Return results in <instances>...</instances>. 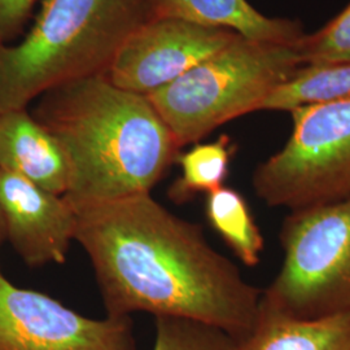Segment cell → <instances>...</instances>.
I'll return each instance as SVG.
<instances>
[{
	"label": "cell",
	"mask_w": 350,
	"mask_h": 350,
	"mask_svg": "<svg viewBox=\"0 0 350 350\" xmlns=\"http://www.w3.org/2000/svg\"><path fill=\"white\" fill-rule=\"evenodd\" d=\"M75 213V240L94 266L107 315L185 318L224 329L237 341L252 331L262 291L213 248L201 226L150 193Z\"/></svg>",
	"instance_id": "6da1fadb"
},
{
	"label": "cell",
	"mask_w": 350,
	"mask_h": 350,
	"mask_svg": "<svg viewBox=\"0 0 350 350\" xmlns=\"http://www.w3.org/2000/svg\"><path fill=\"white\" fill-rule=\"evenodd\" d=\"M33 116L63 147L70 167L64 198L73 208L150 193L180 148L148 96L105 75L51 88Z\"/></svg>",
	"instance_id": "7a4b0ae2"
},
{
	"label": "cell",
	"mask_w": 350,
	"mask_h": 350,
	"mask_svg": "<svg viewBox=\"0 0 350 350\" xmlns=\"http://www.w3.org/2000/svg\"><path fill=\"white\" fill-rule=\"evenodd\" d=\"M148 18V0H44L25 38L0 46V113L25 109L51 88L107 75Z\"/></svg>",
	"instance_id": "3957f363"
},
{
	"label": "cell",
	"mask_w": 350,
	"mask_h": 350,
	"mask_svg": "<svg viewBox=\"0 0 350 350\" xmlns=\"http://www.w3.org/2000/svg\"><path fill=\"white\" fill-rule=\"evenodd\" d=\"M302 66L293 44L240 37L148 95L179 148L196 144L265 99Z\"/></svg>",
	"instance_id": "277c9868"
},
{
	"label": "cell",
	"mask_w": 350,
	"mask_h": 350,
	"mask_svg": "<svg viewBox=\"0 0 350 350\" xmlns=\"http://www.w3.org/2000/svg\"><path fill=\"white\" fill-rule=\"evenodd\" d=\"M283 265L262 300L297 318L350 312V196L292 211Z\"/></svg>",
	"instance_id": "5b68a950"
},
{
	"label": "cell",
	"mask_w": 350,
	"mask_h": 350,
	"mask_svg": "<svg viewBox=\"0 0 350 350\" xmlns=\"http://www.w3.org/2000/svg\"><path fill=\"white\" fill-rule=\"evenodd\" d=\"M291 114L287 143L253 174L256 195L291 212L350 196V99Z\"/></svg>",
	"instance_id": "8992f818"
},
{
	"label": "cell",
	"mask_w": 350,
	"mask_h": 350,
	"mask_svg": "<svg viewBox=\"0 0 350 350\" xmlns=\"http://www.w3.org/2000/svg\"><path fill=\"white\" fill-rule=\"evenodd\" d=\"M0 350H137L130 317L88 318L0 271Z\"/></svg>",
	"instance_id": "52a82bcc"
},
{
	"label": "cell",
	"mask_w": 350,
	"mask_h": 350,
	"mask_svg": "<svg viewBox=\"0 0 350 350\" xmlns=\"http://www.w3.org/2000/svg\"><path fill=\"white\" fill-rule=\"evenodd\" d=\"M239 37L180 18H148L124 43L105 77L116 88L148 96Z\"/></svg>",
	"instance_id": "ba28073f"
},
{
	"label": "cell",
	"mask_w": 350,
	"mask_h": 350,
	"mask_svg": "<svg viewBox=\"0 0 350 350\" xmlns=\"http://www.w3.org/2000/svg\"><path fill=\"white\" fill-rule=\"evenodd\" d=\"M0 209L5 240L26 265L38 267L66 261L77 213L63 195L0 167Z\"/></svg>",
	"instance_id": "9c48e42d"
},
{
	"label": "cell",
	"mask_w": 350,
	"mask_h": 350,
	"mask_svg": "<svg viewBox=\"0 0 350 350\" xmlns=\"http://www.w3.org/2000/svg\"><path fill=\"white\" fill-rule=\"evenodd\" d=\"M0 167L56 195L69 187L63 147L26 108L0 113Z\"/></svg>",
	"instance_id": "30bf717a"
},
{
	"label": "cell",
	"mask_w": 350,
	"mask_h": 350,
	"mask_svg": "<svg viewBox=\"0 0 350 350\" xmlns=\"http://www.w3.org/2000/svg\"><path fill=\"white\" fill-rule=\"evenodd\" d=\"M148 5L150 18H180L253 40L293 44L305 34L300 21L267 17L247 0H148Z\"/></svg>",
	"instance_id": "8fae6325"
},
{
	"label": "cell",
	"mask_w": 350,
	"mask_h": 350,
	"mask_svg": "<svg viewBox=\"0 0 350 350\" xmlns=\"http://www.w3.org/2000/svg\"><path fill=\"white\" fill-rule=\"evenodd\" d=\"M237 350H350V312L321 318H297L267 302Z\"/></svg>",
	"instance_id": "7c38bea8"
},
{
	"label": "cell",
	"mask_w": 350,
	"mask_h": 350,
	"mask_svg": "<svg viewBox=\"0 0 350 350\" xmlns=\"http://www.w3.org/2000/svg\"><path fill=\"white\" fill-rule=\"evenodd\" d=\"M350 99V63L302 65L265 99L260 111H287Z\"/></svg>",
	"instance_id": "4fadbf2b"
},
{
	"label": "cell",
	"mask_w": 350,
	"mask_h": 350,
	"mask_svg": "<svg viewBox=\"0 0 350 350\" xmlns=\"http://www.w3.org/2000/svg\"><path fill=\"white\" fill-rule=\"evenodd\" d=\"M237 146L227 135L211 143H196L186 152H179L175 163L180 166V175L167 189L169 199L186 204L200 193H211L225 186L230 163Z\"/></svg>",
	"instance_id": "5bb4252c"
},
{
	"label": "cell",
	"mask_w": 350,
	"mask_h": 350,
	"mask_svg": "<svg viewBox=\"0 0 350 350\" xmlns=\"http://www.w3.org/2000/svg\"><path fill=\"white\" fill-rule=\"evenodd\" d=\"M205 215L209 225L247 266L261 261L263 237L245 198L234 188L222 186L206 195Z\"/></svg>",
	"instance_id": "9a60e30c"
},
{
	"label": "cell",
	"mask_w": 350,
	"mask_h": 350,
	"mask_svg": "<svg viewBox=\"0 0 350 350\" xmlns=\"http://www.w3.org/2000/svg\"><path fill=\"white\" fill-rule=\"evenodd\" d=\"M154 318L153 350H237L238 341L214 325L175 317Z\"/></svg>",
	"instance_id": "2e32d148"
},
{
	"label": "cell",
	"mask_w": 350,
	"mask_h": 350,
	"mask_svg": "<svg viewBox=\"0 0 350 350\" xmlns=\"http://www.w3.org/2000/svg\"><path fill=\"white\" fill-rule=\"evenodd\" d=\"M295 46L302 65L350 63V3L321 30L304 34Z\"/></svg>",
	"instance_id": "e0dca14e"
},
{
	"label": "cell",
	"mask_w": 350,
	"mask_h": 350,
	"mask_svg": "<svg viewBox=\"0 0 350 350\" xmlns=\"http://www.w3.org/2000/svg\"><path fill=\"white\" fill-rule=\"evenodd\" d=\"M36 0H0V46L12 44L24 33Z\"/></svg>",
	"instance_id": "ac0fdd59"
},
{
	"label": "cell",
	"mask_w": 350,
	"mask_h": 350,
	"mask_svg": "<svg viewBox=\"0 0 350 350\" xmlns=\"http://www.w3.org/2000/svg\"><path fill=\"white\" fill-rule=\"evenodd\" d=\"M3 240H5V224H4L3 213H1V209H0V244H1Z\"/></svg>",
	"instance_id": "d6986e66"
}]
</instances>
